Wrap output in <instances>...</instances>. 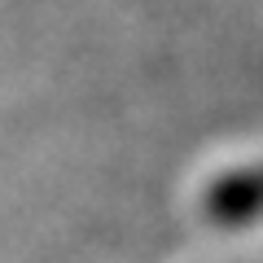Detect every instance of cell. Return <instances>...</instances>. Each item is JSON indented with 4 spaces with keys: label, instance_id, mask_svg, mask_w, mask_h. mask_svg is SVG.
<instances>
[{
    "label": "cell",
    "instance_id": "6da1fadb",
    "mask_svg": "<svg viewBox=\"0 0 263 263\" xmlns=\"http://www.w3.org/2000/svg\"><path fill=\"white\" fill-rule=\"evenodd\" d=\"M206 215L224 228L250 224L263 215V162L254 167H237L228 176H219L206 189Z\"/></svg>",
    "mask_w": 263,
    "mask_h": 263
}]
</instances>
